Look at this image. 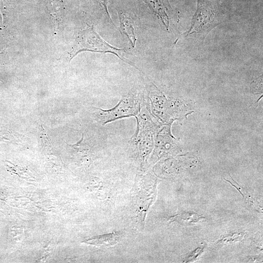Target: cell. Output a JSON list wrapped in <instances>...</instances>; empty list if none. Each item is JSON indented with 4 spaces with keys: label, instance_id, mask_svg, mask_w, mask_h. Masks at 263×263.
<instances>
[{
    "label": "cell",
    "instance_id": "6da1fadb",
    "mask_svg": "<svg viewBox=\"0 0 263 263\" xmlns=\"http://www.w3.org/2000/svg\"><path fill=\"white\" fill-rule=\"evenodd\" d=\"M223 22L213 0H197V7L186 37L197 38L204 41L209 32Z\"/></svg>",
    "mask_w": 263,
    "mask_h": 263
},
{
    "label": "cell",
    "instance_id": "8992f818",
    "mask_svg": "<svg viewBox=\"0 0 263 263\" xmlns=\"http://www.w3.org/2000/svg\"><path fill=\"white\" fill-rule=\"evenodd\" d=\"M119 237L116 233L105 234L99 236L95 238L88 240V243L93 244L101 245L106 246L112 245L117 243Z\"/></svg>",
    "mask_w": 263,
    "mask_h": 263
},
{
    "label": "cell",
    "instance_id": "52a82bcc",
    "mask_svg": "<svg viewBox=\"0 0 263 263\" xmlns=\"http://www.w3.org/2000/svg\"><path fill=\"white\" fill-rule=\"evenodd\" d=\"M98 0L101 4L102 8L104 9V10L107 14V16L108 17L110 22L113 24V26H115L114 23L113 22L112 19H111V16L110 15V13L108 11V4L109 0Z\"/></svg>",
    "mask_w": 263,
    "mask_h": 263
},
{
    "label": "cell",
    "instance_id": "277c9868",
    "mask_svg": "<svg viewBox=\"0 0 263 263\" xmlns=\"http://www.w3.org/2000/svg\"><path fill=\"white\" fill-rule=\"evenodd\" d=\"M120 30L127 36L133 47L135 46L136 38L135 34V23L128 14L118 12Z\"/></svg>",
    "mask_w": 263,
    "mask_h": 263
},
{
    "label": "cell",
    "instance_id": "5b68a950",
    "mask_svg": "<svg viewBox=\"0 0 263 263\" xmlns=\"http://www.w3.org/2000/svg\"><path fill=\"white\" fill-rule=\"evenodd\" d=\"M147 5L160 19L164 25L169 30V17L167 6L163 0H144Z\"/></svg>",
    "mask_w": 263,
    "mask_h": 263
},
{
    "label": "cell",
    "instance_id": "7a4b0ae2",
    "mask_svg": "<svg viewBox=\"0 0 263 263\" xmlns=\"http://www.w3.org/2000/svg\"><path fill=\"white\" fill-rule=\"evenodd\" d=\"M85 51L102 53H111L127 63L129 61L121 55L123 49L113 47L105 41L95 31L94 25L81 31L71 52L70 60L78 53Z\"/></svg>",
    "mask_w": 263,
    "mask_h": 263
},
{
    "label": "cell",
    "instance_id": "3957f363",
    "mask_svg": "<svg viewBox=\"0 0 263 263\" xmlns=\"http://www.w3.org/2000/svg\"><path fill=\"white\" fill-rule=\"evenodd\" d=\"M139 104L134 95L129 94L123 97L114 108L109 110L97 109V115L103 124L125 116L136 115L139 111Z\"/></svg>",
    "mask_w": 263,
    "mask_h": 263
}]
</instances>
